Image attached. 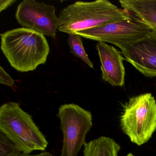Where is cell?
Segmentation results:
<instances>
[{
    "label": "cell",
    "mask_w": 156,
    "mask_h": 156,
    "mask_svg": "<svg viewBox=\"0 0 156 156\" xmlns=\"http://www.w3.org/2000/svg\"><path fill=\"white\" fill-rule=\"evenodd\" d=\"M68 44L72 54L81 59L90 68H94V64L84 48L82 36L76 34H69Z\"/></svg>",
    "instance_id": "7c38bea8"
},
{
    "label": "cell",
    "mask_w": 156,
    "mask_h": 156,
    "mask_svg": "<svg viewBox=\"0 0 156 156\" xmlns=\"http://www.w3.org/2000/svg\"><path fill=\"white\" fill-rule=\"evenodd\" d=\"M0 83L10 87H12L15 85L14 80L6 73L2 66H0Z\"/></svg>",
    "instance_id": "5bb4252c"
},
{
    "label": "cell",
    "mask_w": 156,
    "mask_h": 156,
    "mask_svg": "<svg viewBox=\"0 0 156 156\" xmlns=\"http://www.w3.org/2000/svg\"><path fill=\"white\" fill-rule=\"evenodd\" d=\"M119 2L129 16L147 25L156 34V0H120Z\"/></svg>",
    "instance_id": "30bf717a"
},
{
    "label": "cell",
    "mask_w": 156,
    "mask_h": 156,
    "mask_svg": "<svg viewBox=\"0 0 156 156\" xmlns=\"http://www.w3.org/2000/svg\"><path fill=\"white\" fill-rule=\"evenodd\" d=\"M130 17L129 20L110 22L76 34L89 40L112 44L122 51L152 32L147 25Z\"/></svg>",
    "instance_id": "8992f818"
},
{
    "label": "cell",
    "mask_w": 156,
    "mask_h": 156,
    "mask_svg": "<svg viewBox=\"0 0 156 156\" xmlns=\"http://www.w3.org/2000/svg\"><path fill=\"white\" fill-rule=\"evenodd\" d=\"M21 156H54L50 152H43L40 154H36V155H30V154H25L22 153Z\"/></svg>",
    "instance_id": "2e32d148"
},
{
    "label": "cell",
    "mask_w": 156,
    "mask_h": 156,
    "mask_svg": "<svg viewBox=\"0 0 156 156\" xmlns=\"http://www.w3.org/2000/svg\"><path fill=\"white\" fill-rule=\"evenodd\" d=\"M17 2L16 0H1L0 1V12L5 10L13 3Z\"/></svg>",
    "instance_id": "9a60e30c"
},
{
    "label": "cell",
    "mask_w": 156,
    "mask_h": 156,
    "mask_svg": "<svg viewBox=\"0 0 156 156\" xmlns=\"http://www.w3.org/2000/svg\"><path fill=\"white\" fill-rule=\"evenodd\" d=\"M120 146L115 140L101 136L86 143L83 156H118Z\"/></svg>",
    "instance_id": "8fae6325"
},
{
    "label": "cell",
    "mask_w": 156,
    "mask_h": 156,
    "mask_svg": "<svg viewBox=\"0 0 156 156\" xmlns=\"http://www.w3.org/2000/svg\"><path fill=\"white\" fill-rule=\"evenodd\" d=\"M131 19L128 13L108 0L77 1L62 10L58 17V30L68 34L88 30L110 22Z\"/></svg>",
    "instance_id": "7a4b0ae2"
},
{
    "label": "cell",
    "mask_w": 156,
    "mask_h": 156,
    "mask_svg": "<svg viewBox=\"0 0 156 156\" xmlns=\"http://www.w3.org/2000/svg\"><path fill=\"white\" fill-rule=\"evenodd\" d=\"M15 17L23 28L56 38L59 20L54 6L34 0H24L18 5Z\"/></svg>",
    "instance_id": "52a82bcc"
},
{
    "label": "cell",
    "mask_w": 156,
    "mask_h": 156,
    "mask_svg": "<svg viewBox=\"0 0 156 156\" xmlns=\"http://www.w3.org/2000/svg\"><path fill=\"white\" fill-rule=\"evenodd\" d=\"M120 116L122 131L132 143L140 146L150 140L156 130V101L151 93L129 98Z\"/></svg>",
    "instance_id": "277c9868"
},
{
    "label": "cell",
    "mask_w": 156,
    "mask_h": 156,
    "mask_svg": "<svg viewBox=\"0 0 156 156\" xmlns=\"http://www.w3.org/2000/svg\"><path fill=\"white\" fill-rule=\"evenodd\" d=\"M102 72V79L113 86L123 87L125 83V69L122 53L114 46L103 42L96 45Z\"/></svg>",
    "instance_id": "9c48e42d"
},
{
    "label": "cell",
    "mask_w": 156,
    "mask_h": 156,
    "mask_svg": "<svg viewBox=\"0 0 156 156\" xmlns=\"http://www.w3.org/2000/svg\"><path fill=\"white\" fill-rule=\"evenodd\" d=\"M0 132L10 140L23 154L45 150L48 142L34 121L17 102H11L0 107Z\"/></svg>",
    "instance_id": "3957f363"
},
{
    "label": "cell",
    "mask_w": 156,
    "mask_h": 156,
    "mask_svg": "<svg viewBox=\"0 0 156 156\" xmlns=\"http://www.w3.org/2000/svg\"><path fill=\"white\" fill-rule=\"evenodd\" d=\"M121 53L125 60L144 76H156V34L153 32L146 38L125 48Z\"/></svg>",
    "instance_id": "ba28073f"
},
{
    "label": "cell",
    "mask_w": 156,
    "mask_h": 156,
    "mask_svg": "<svg viewBox=\"0 0 156 156\" xmlns=\"http://www.w3.org/2000/svg\"><path fill=\"white\" fill-rule=\"evenodd\" d=\"M126 156H134V155H133V154H132V153H129L128 154H127V155Z\"/></svg>",
    "instance_id": "e0dca14e"
},
{
    "label": "cell",
    "mask_w": 156,
    "mask_h": 156,
    "mask_svg": "<svg viewBox=\"0 0 156 156\" xmlns=\"http://www.w3.org/2000/svg\"><path fill=\"white\" fill-rule=\"evenodd\" d=\"M57 116L63 136L60 156H77L93 126L92 113L78 105L65 104L59 108Z\"/></svg>",
    "instance_id": "5b68a950"
},
{
    "label": "cell",
    "mask_w": 156,
    "mask_h": 156,
    "mask_svg": "<svg viewBox=\"0 0 156 156\" xmlns=\"http://www.w3.org/2000/svg\"><path fill=\"white\" fill-rule=\"evenodd\" d=\"M22 153L10 140L0 132V156H21Z\"/></svg>",
    "instance_id": "4fadbf2b"
},
{
    "label": "cell",
    "mask_w": 156,
    "mask_h": 156,
    "mask_svg": "<svg viewBox=\"0 0 156 156\" xmlns=\"http://www.w3.org/2000/svg\"><path fill=\"white\" fill-rule=\"evenodd\" d=\"M1 37L2 53L16 71H33L46 62L50 47L42 34L22 27L1 34Z\"/></svg>",
    "instance_id": "6da1fadb"
}]
</instances>
